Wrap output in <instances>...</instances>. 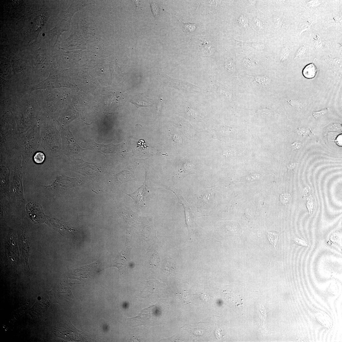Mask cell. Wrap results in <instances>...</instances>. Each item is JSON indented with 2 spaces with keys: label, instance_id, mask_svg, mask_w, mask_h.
I'll return each mask as SVG.
<instances>
[{
  "label": "cell",
  "instance_id": "ba28073f",
  "mask_svg": "<svg viewBox=\"0 0 342 342\" xmlns=\"http://www.w3.org/2000/svg\"><path fill=\"white\" fill-rule=\"evenodd\" d=\"M267 232L268 240L271 244L273 245L274 248L276 250V246L279 239V235L274 232L268 231Z\"/></svg>",
  "mask_w": 342,
  "mask_h": 342
},
{
  "label": "cell",
  "instance_id": "3957f363",
  "mask_svg": "<svg viewBox=\"0 0 342 342\" xmlns=\"http://www.w3.org/2000/svg\"><path fill=\"white\" fill-rule=\"evenodd\" d=\"M130 101L135 105L137 108L141 107L151 106L153 104L152 100L147 98L143 94L140 93L135 96H131Z\"/></svg>",
  "mask_w": 342,
  "mask_h": 342
},
{
  "label": "cell",
  "instance_id": "4fadbf2b",
  "mask_svg": "<svg viewBox=\"0 0 342 342\" xmlns=\"http://www.w3.org/2000/svg\"><path fill=\"white\" fill-rule=\"evenodd\" d=\"M294 242L296 244L298 245H300L302 246H310V245L307 242L304 240H301V239H298V238H295L294 240Z\"/></svg>",
  "mask_w": 342,
  "mask_h": 342
},
{
  "label": "cell",
  "instance_id": "277c9868",
  "mask_svg": "<svg viewBox=\"0 0 342 342\" xmlns=\"http://www.w3.org/2000/svg\"><path fill=\"white\" fill-rule=\"evenodd\" d=\"M146 190L144 186L139 188L134 193L128 195L133 198L137 203L141 204L144 203L145 200V195H146Z\"/></svg>",
  "mask_w": 342,
  "mask_h": 342
},
{
  "label": "cell",
  "instance_id": "7a4b0ae2",
  "mask_svg": "<svg viewBox=\"0 0 342 342\" xmlns=\"http://www.w3.org/2000/svg\"><path fill=\"white\" fill-rule=\"evenodd\" d=\"M158 76H160L162 80L178 89L193 91L198 90L197 87L196 88L195 86L187 82L176 80L164 74H160Z\"/></svg>",
  "mask_w": 342,
  "mask_h": 342
},
{
  "label": "cell",
  "instance_id": "8fae6325",
  "mask_svg": "<svg viewBox=\"0 0 342 342\" xmlns=\"http://www.w3.org/2000/svg\"><path fill=\"white\" fill-rule=\"evenodd\" d=\"M215 335L216 338L218 340H220L224 337L223 331L221 328L216 329L215 331Z\"/></svg>",
  "mask_w": 342,
  "mask_h": 342
},
{
  "label": "cell",
  "instance_id": "e0dca14e",
  "mask_svg": "<svg viewBox=\"0 0 342 342\" xmlns=\"http://www.w3.org/2000/svg\"><path fill=\"white\" fill-rule=\"evenodd\" d=\"M227 67L229 69L231 70L233 69V66L232 65V63L231 62H230L228 63Z\"/></svg>",
  "mask_w": 342,
  "mask_h": 342
},
{
  "label": "cell",
  "instance_id": "6da1fadb",
  "mask_svg": "<svg viewBox=\"0 0 342 342\" xmlns=\"http://www.w3.org/2000/svg\"><path fill=\"white\" fill-rule=\"evenodd\" d=\"M155 306L150 307L143 310L138 316L132 318H127V321L131 324L133 327H135L141 325H145L149 323V320L151 318V312Z\"/></svg>",
  "mask_w": 342,
  "mask_h": 342
},
{
  "label": "cell",
  "instance_id": "30bf717a",
  "mask_svg": "<svg viewBox=\"0 0 342 342\" xmlns=\"http://www.w3.org/2000/svg\"><path fill=\"white\" fill-rule=\"evenodd\" d=\"M45 158V156L42 153L38 152L35 155L34 159L36 163L41 164L44 161Z\"/></svg>",
  "mask_w": 342,
  "mask_h": 342
},
{
  "label": "cell",
  "instance_id": "52a82bcc",
  "mask_svg": "<svg viewBox=\"0 0 342 342\" xmlns=\"http://www.w3.org/2000/svg\"><path fill=\"white\" fill-rule=\"evenodd\" d=\"M316 317L318 321L324 326H328V323H331L330 318L326 314L322 312L318 313L316 314Z\"/></svg>",
  "mask_w": 342,
  "mask_h": 342
},
{
  "label": "cell",
  "instance_id": "9c48e42d",
  "mask_svg": "<svg viewBox=\"0 0 342 342\" xmlns=\"http://www.w3.org/2000/svg\"><path fill=\"white\" fill-rule=\"evenodd\" d=\"M173 261V259H168L167 260L166 266V270L168 272L173 273V271H175V268L174 267L175 265V262Z\"/></svg>",
  "mask_w": 342,
  "mask_h": 342
},
{
  "label": "cell",
  "instance_id": "8992f818",
  "mask_svg": "<svg viewBox=\"0 0 342 342\" xmlns=\"http://www.w3.org/2000/svg\"><path fill=\"white\" fill-rule=\"evenodd\" d=\"M178 20L179 21V22L180 23L183 31L187 33H191L194 32L196 28V24L183 22L179 18H178Z\"/></svg>",
  "mask_w": 342,
  "mask_h": 342
},
{
  "label": "cell",
  "instance_id": "5bb4252c",
  "mask_svg": "<svg viewBox=\"0 0 342 342\" xmlns=\"http://www.w3.org/2000/svg\"><path fill=\"white\" fill-rule=\"evenodd\" d=\"M148 146L146 145L145 141L143 139H141L139 140L138 142V145H137V148H139L140 149L141 151H144L145 149H147Z\"/></svg>",
  "mask_w": 342,
  "mask_h": 342
},
{
  "label": "cell",
  "instance_id": "9a60e30c",
  "mask_svg": "<svg viewBox=\"0 0 342 342\" xmlns=\"http://www.w3.org/2000/svg\"><path fill=\"white\" fill-rule=\"evenodd\" d=\"M290 195L287 194H283L280 195V201L281 202L285 204L288 202L289 199L290 197Z\"/></svg>",
  "mask_w": 342,
  "mask_h": 342
},
{
  "label": "cell",
  "instance_id": "5b68a950",
  "mask_svg": "<svg viewBox=\"0 0 342 342\" xmlns=\"http://www.w3.org/2000/svg\"><path fill=\"white\" fill-rule=\"evenodd\" d=\"M317 69L314 63H310L305 66L303 71L304 77L307 79H312L315 77Z\"/></svg>",
  "mask_w": 342,
  "mask_h": 342
},
{
  "label": "cell",
  "instance_id": "2e32d148",
  "mask_svg": "<svg viewBox=\"0 0 342 342\" xmlns=\"http://www.w3.org/2000/svg\"><path fill=\"white\" fill-rule=\"evenodd\" d=\"M245 20V19H244L243 20V16L240 17L239 18V21H240V23L241 24H242L243 26H244L245 25H246V24H247V22H247V21L244 22V21Z\"/></svg>",
  "mask_w": 342,
  "mask_h": 342
},
{
  "label": "cell",
  "instance_id": "7c38bea8",
  "mask_svg": "<svg viewBox=\"0 0 342 342\" xmlns=\"http://www.w3.org/2000/svg\"><path fill=\"white\" fill-rule=\"evenodd\" d=\"M254 78L255 81L254 82H258L259 84H265L267 82V77H265V76H258L256 77H255Z\"/></svg>",
  "mask_w": 342,
  "mask_h": 342
}]
</instances>
